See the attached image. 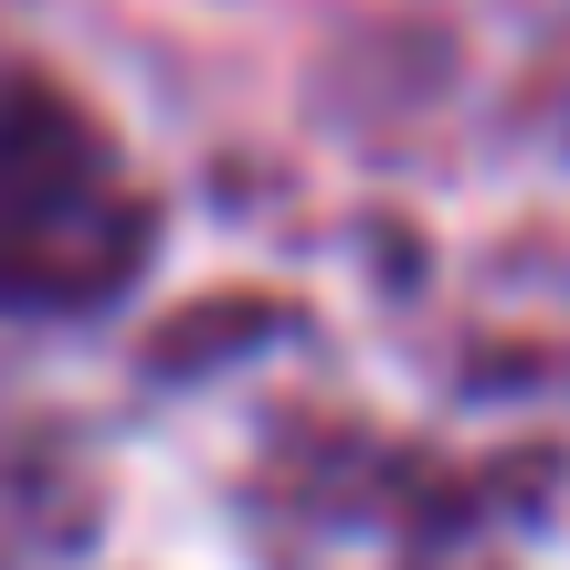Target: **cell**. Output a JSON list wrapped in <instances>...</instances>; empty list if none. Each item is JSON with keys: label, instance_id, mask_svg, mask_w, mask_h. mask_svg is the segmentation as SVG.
<instances>
[{"label": "cell", "instance_id": "cell-1", "mask_svg": "<svg viewBox=\"0 0 570 570\" xmlns=\"http://www.w3.org/2000/svg\"><path fill=\"white\" fill-rule=\"evenodd\" d=\"M138 254L148 212L96 117L0 53V306H96Z\"/></svg>", "mask_w": 570, "mask_h": 570}]
</instances>
